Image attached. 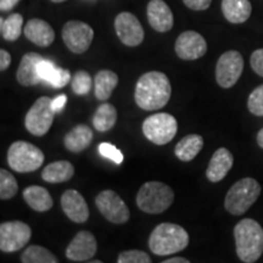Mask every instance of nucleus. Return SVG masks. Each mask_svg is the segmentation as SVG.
I'll use <instances>...</instances> for the list:
<instances>
[{
	"label": "nucleus",
	"mask_w": 263,
	"mask_h": 263,
	"mask_svg": "<svg viewBox=\"0 0 263 263\" xmlns=\"http://www.w3.org/2000/svg\"><path fill=\"white\" fill-rule=\"evenodd\" d=\"M171 95L172 87L168 77L159 71L146 72L141 76L134 91L137 105L145 111H156L164 107Z\"/></svg>",
	"instance_id": "f257e3e1"
},
{
	"label": "nucleus",
	"mask_w": 263,
	"mask_h": 263,
	"mask_svg": "<svg viewBox=\"0 0 263 263\" xmlns=\"http://www.w3.org/2000/svg\"><path fill=\"white\" fill-rule=\"evenodd\" d=\"M236 255L240 261L254 263L263 254V228L255 219L245 218L234 228Z\"/></svg>",
	"instance_id": "f03ea898"
},
{
	"label": "nucleus",
	"mask_w": 263,
	"mask_h": 263,
	"mask_svg": "<svg viewBox=\"0 0 263 263\" xmlns=\"http://www.w3.org/2000/svg\"><path fill=\"white\" fill-rule=\"evenodd\" d=\"M189 245V234L174 223H161L151 233L149 248L157 256H168L182 251Z\"/></svg>",
	"instance_id": "7ed1b4c3"
},
{
	"label": "nucleus",
	"mask_w": 263,
	"mask_h": 263,
	"mask_svg": "<svg viewBox=\"0 0 263 263\" xmlns=\"http://www.w3.org/2000/svg\"><path fill=\"white\" fill-rule=\"evenodd\" d=\"M174 193L167 184L151 180L141 185L137 194V205L143 212L159 215L173 203Z\"/></svg>",
	"instance_id": "20e7f679"
},
{
	"label": "nucleus",
	"mask_w": 263,
	"mask_h": 263,
	"mask_svg": "<svg viewBox=\"0 0 263 263\" xmlns=\"http://www.w3.org/2000/svg\"><path fill=\"white\" fill-rule=\"evenodd\" d=\"M261 194V185L254 178H242L227 193L224 206L233 216H241L256 202Z\"/></svg>",
	"instance_id": "39448f33"
},
{
	"label": "nucleus",
	"mask_w": 263,
	"mask_h": 263,
	"mask_svg": "<svg viewBox=\"0 0 263 263\" xmlns=\"http://www.w3.org/2000/svg\"><path fill=\"white\" fill-rule=\"evenodd\" d=\"M44 153L28 141H15L8 150L9 166L18 173L37 171L44 163Z\"/></svg>",
	"instance_id": "423d86ee"
},
{
	"label": "nucleus",
	"mask_w": 263,
	"mask_h": 263,
	"mask_svg": "<svg viewBox=\"0 0 263 263\" xmlns=\"http://www.w3.org/2000/svg\"><path fill=\"white\" fill-rule=\"evenodd\" d=\"M178 122L170 114H155L147 117L143 123V133L145 138L156 145H166L176 137Z\"/></svg>",
	"instance_id": "0eeeda50"
},
{
	"label": "nucleus",
	"mask_w": 263,
	"mask_h": 263,
	"mask_svg": "<svg viewBox=\"0 0 263 263\" xmlns=\"http://www.w3.org/2000/svg\"><path fill=\"white\" fill-rule=\"evenodd\" d=\"M51 101L52 99L48 97L39 98L26 115L25 126L33 136H45L50 129L55 115Z\"/></svg>",
	"instance_id": "6e6552de"
},
{
	"label": "nucleus",
	"mask_w": 263,
	"mask_h": 263,
	"mask_svg": "<svg viewBox=\"0 0 263 263\" xmlns=\"http://www.w3.org/2000/svg\"><path fill=\"white\" fill-rule=\"evenodd\" d=\"M99 212L114 224H123L130 218V212L126 202L114 190H103L95 197Z\"/></svg>",
	"instance_id": "1a4fd4ad"
},
{
	"label": "nucleus",
	"mask_w": 263,
	"mask_h": 263,
	"mask_svg": "<svg viewBox=\"0 0 263 263\" xmlns=\"http://www.w3.org/2000/svg\"><path fill=\"white\" fill-rule=\"evenodd\" d=\"M244 70V59L236 50L226 51L216 65V81L219 87L228 89L235 85Z\"/></svg>",
	"instance_id": "9d476101"
},
{
	"label": "nucleus",
	"mask_w": 263,
	"mask_h": 263,
	"mask_svg": "<svg viewBox=\"0 0 263 263\" xmlns=\"http://www.w3.org/2000/svg\"><path fill=\"white\" fill-rule=\"evenodd\" d=\"M31 236V227L25 222H3L0 224V250L3 252L18 251L28 244Z\"/></svg>",
	"instance_id": "9b49d317"
},
{
	"label": "nucleus",
	"mask_w": 263,
	"mask_h": 263,
	"mask_svg": "<svg viewBox=\"0 0 263 263\" xmlns=\"http://www.w3.org/2000/svg\"><path fill=\"white\" fill-rule=\"evenodd\" d=\"M62 39L73 54H83L93 43L94 31L85 22L68 21L62 28Z\"/></svg>",
	"instance_id": "f8f14e48"
},
{
	"label": "nucleus",
	"mask_w": 263,
	"mask_h": 263,
	"mask_svg": "<svg viewBox=\"0 0 263 263\" xmlns=\"http://www.w3.org/2000/svg\"><path fill=\"white\" fill-rule=\"evenodd\" d=\"M115 29L120 41L127 47H138L144 41V29L136 16L130 12H121L115 18Z\"/></svg>",
	"instance_id": "ddd939ff"
},
{
	"label": "nucleus",
	"mask_w": 263,
	"mask_h": 263,
	"mask_svg": "<svg viewBox=\"0 0 263 263\" xmlns=\"http://www.w3.org/2000/svg\"><path fill=\"white\" fill-rule=\"evenodd\" d=\"M176 54L182 60L193 61L202 58L207 51V43L200 33L195 31H185L177 38Z\"/></svg>",
	"instance_id": "4468645a"
},
{
	"label": "nucleus",
	"mask_w": 263,
	"mask_h": 263,
	"mask_svg": "<svg viewBox=\"0 0 263 263\" xmlns=\"http://www.w3.org/2000/svg\"><path fill=\"white\" fill-rule=\"evenodd\" d=\"M98 251L94 235L87 230L78 232L66 249V257L73 262H88Z\"/></svg>",
	"instance_id": "2eb2a0df"
},
{
	"label": "nucleus",
	"mask_w": 263,
	"mask_h": 263,
	"mask_svg": "<svg viewBox=\"0 0 263 263\" xmlns=\"http://www.w3.org/2000/svg\"><path fill=\"white\" fill-rule=\"evenodd\" d=\"M61 207L65 215L74 223H84L89 218V207L77 190L68 189L61 196Z\"/></svg>",
	"instance_id": "dca6fc26"
},
{
	"label": "nucleus",
	"mask_w": 263,
	"mask_h": 263,
	"mask_svg": "<svg viewBox=\"0 0 263 263\" xmlns=\"http://www.w3.org/2000/svg\"><path fill=\"white\" fill-rule=\"evenodd\" d=\"M147 21L156 32L166 33L173 27V12L163 0H150L147 4Z\"/></svg>",
	"instance_id": "f3484780"
},
{
	"label": "nucleus",
	"mask_w": 263,
	"mask_h": 263,
	"mask_svg": "<svg viewBox=\"0 0 263 263\" xmlns=\"http://www.w3.org/2000/svg\"><path fill=\"white\" fill-rule=\"evenodd\" d=\"M44 58L37 52H27L22 57L17 71H16V80L20 84L25 87H32V85L41 83L42 78L38 73V64Z\"/></svg>",
	"instance_id": "a211bd4d"
},
{
	"label": "nucleus",
	"mask_w": 263,
	"mask_h": 263,
	"mask_svg": "<svg viewBox=\"0 0 263 263\" xmlns=\"http://www.w3.org/2000/svg\"><path fill=\"white\" fill-rule=\"evenodd\" d=\"M234 163V157L232 153L226 147H219L215 151L211 160H210L209 167L206 171V177L210 182L218 183L228 174Z\"/></svg>",
	"instance_id": "6ab92c4d"
},
{
	"label": "nucleus",
	"mask_w": 263,
	"mask_h": 263,
	"mask_svg": "<svg viewBox=\"0 0 263 263\" xmlns=\"http://www.w3.org/2000/svg\"><path fill=\"white\" fill-rule=\"evenodd\" d=\"M25 37L42 48H47L52 44L55 39V32L47 21L41 18H32L24 28Z\"/></svg>",
	"instance_id": "aec40b11"
},
{
	"label": "nucleus",
	"mask_w": 263,
	"mask_h": 263,
	"mask_svg": "<svg viewBox=\"0 0 263 263\" xmlns=\"http://www.w3.org/2000/svg\"><path fill=\"white\" fill-rule=\"evenodd\" d=\"M93 130L87 124H77L65 136L64 144L71 153H81L93 141Z\"/></svg>",
	"instance_id": "412c9836"
},
{
	"label": "nucleus",
	"mask_w": 263,
	"mask_h": 263,
	"mask_svg": "<svg viewBox=\"0 0 263 263\" xmlns=\"http://www.w3.org/2000/svg\"><path fill=\"white\" fill-rule=\"evenodd\" d=\"M38 73L42 81L51 84L54 88H62L71 81V72L57 67L51 61L43 59L38 64Z\"/></svg>",
	"instance_id": "4be33fe9"
},
{
	"label": "nucleus",
	"mask_w": 263,
	"mask_h": 263,
	"mask_svg": "<svg viewBox=\"0 0 263 263\" xmlns=\"http://www.w3.org/2000/svg\"><path fill=\"white\" fill-rule=\"evenodd\" d=\"M251 11L249 0H222V12L230 24H244L251 16Z\"/></svg>",
	"instance_id": "5701e85b"
},
{
	"label": "nucleus",
	"mask_w": 263,
	"mask_h": 263,
	"mask_svg": "<svg viewBox=\"0 0 263 263\" xmlns=\"http://www.w3.org/2000/svg\"><path fill=\"white\" fill-rule=\"evenodd\" d=\"M24 199L32 210L37 212H47L54 205L52 197L45 188L39 185L27 186L24 190Z\"/></svg>",
	"instance_id": "b1692460"
},
{
	"label": "nucleus",
	"mask_w": 263,
	"mask_h": 263,
	"mask_svg": "<svg viewBox=\"0 0 263 263\" xmlns=\"http://www.w3.org/2000/svg\"><path fill=\"white\" fill-rule=\"evenodd\" d=\"M74 176V167L70 161H55L49 163L42 172L43 180L48 183H65Z\"/></svg>",
	"instance_id": "393cba45"
},
{
	"label": "nucleus",
	"mask_w": 263,
	"mask_h": 263,
	"mask_svg": "<svg viewBox=\"0 0 263 263\" xmlns=\"http://www.w3.org/2000/svg\"><path fill=\"white\" fill-rule=\"evenodd\" d=\"M203 147V138L199 134H189L184 137L174 147V154L183 162H189L199 155Z\"/></svg>",
	"instance_id": "a878e982"
},
{
	"label": "nucleus",
	"mask_w": 263,
	"mask_h": 263,
	"mask_svg": "<svg viewBox=\"0 0 263 263\" xmlns=\"http://www.w3.org/2000/svg\"><path fill=\"white\" fill-rule=\"evenodd\" d=\"M118 84V76L110 70L99 71L94 78V93L98 100L106 101Z\"/></svg>",
	"instance_id": "bb28decb"
},
{
	"label": "nucleus",
	"mask_w": 263,
	"mask_h": 263,
	"mask_svg": "<svg viewBox=\"0 0 263 263\" xmlns=\"http://www.w3.org/2000/svg\"><path fill=\"white\" fill-rule=\"evenodd\" d=\"M117 121V110L114 105L104 103L97 108L93 117V126L98 132L112 129Z\"/></svg>",
	"instance_id": "cd10ccee"
},
{
	"label": "nucleus",
	"mask_w": 263,
	"mask_h": 263,
	"mask_svg": "<svg viewBox=\"0 0 263 263\" xmlns=\"http://www.w3.org/2000/svg\"><path fill=\"white\" fill-rule=\"evenodd\" d=\"M2 37L8 42H15L24 32V17L21 14H11L8 18H0Z\"/></svg>",
	"instance_id": "c85d7f7f"
},
{
	"label": "nucleus",
	"mask_w": 263,
	"mask_h": 263,
	"mask_svg": "<svg viewBox=\"0 0 263 263\" xmlns=\"http://www.w3.org/2000/svg\"><path fill=\"white\" fill-rule=\"evenodd\" d=\"M24 263H58L59 259L48 249L39 245H31L21 255Z\"/></svg>",
	"instance_id": "c756f323"
},
{
	"label": "nucleus",
	"mask_w": 263,
	"mask_h": 263,
	"mask_svg": "<svg viewBox=\"0 0 263 263\" xmlns=\"http://www.w3.org/2000/svg\"><path fill=\"white\" fill-rule=\"evenodd\" d=\"M18 192V185L15 177L9 171L0 170V199L10 200Z\"/></svg>",
	"instance_id": "7c9ffc66"
},
{
	"label": "nucleus",
	"mask_w": 263,
	"mask_h": 263,
	"mask_svg": "<svg viewBox=\"0 0 263 263\" xmlns=\"http://www.w3.org/2000/svg\"><path fill=\"white\" fill-rule=\"evenodd\" d=\"M93 80L87 71H77L71 81V87L73 93L77 95H87L91 89Z\"/></svg>",
	"instance_id": "2f4dec72"
},
{
	"label": "nucleus",
	"mask_w": 263,
	"mask_h": 263,
	"mask_svg": "<svg viewBox=\"0 0 263 263\" xmlns=\"http://www.w3.org/2000/svg\"><path fill=\"white\" fill-rule=\"evenodd\" d=\"M249 111L255 116H263V84L252 90L248 99Z\"/></svg>",
	"instance_id": "473e14b6"
},
{
	"label": "nucleus",
	"mask_w": 263,
	"mask_h": 263,
	"mask_svg": "<svg viewBox=\"0 0 263 263\" xmlns=\"http://www.w3.org/2000/svg\"><path fill=\"white\" fill-rule=\"evenodd\" d=\"M118 263H150L151 258L146 252L140 250H128L118 255Z\"/></svg>",
	"instance_id": "72a5a7b5"
},
{
	"label": "nucleus",
	"mask_w": 263,
	"mask_h": 263,
	"mask_svg": "<svg viewBox=\"0 0 263 263\" xmlns=\"http://www.w3.org/2000/svg\"><path fill=\"white\" fill-rule=\"evenodd\" d=\"M99 153H100V155L104 156L105 159L114 161V162L117 164H121L123 162V154L121 153L116 146L112 145V144L101 143L100 145H99Z\"/></svg>",
	"instance_id": "f704fd0d"
},
{
	"label": "nucleus",
	"mask_w": 263,
	"mask_h": 263,
	"mask_svg": "<svg viewBox=\"0 0 263 263\" xmlns=\"http://www.w3.org/2000/svg\"><path fill=\"white\" fill-rule=\"evenodd\" d=\"M252 70H254L258 76L263 77V49H258L252 52L251 59H250Z\"/></svg>",
	"instance_id": "c9c22d12"
},
{
	"label": "nucleus",
	"mask_w": 263,
	"mask_h": 263,
	"mask_svg": "<svg viewBox=\"0 0 263 263\" xmlns=\"http://www.w3.org/2000/svg\"><path fill=\"white\" fill-rule=\"evenodd\" d=\"M186 8L194 10V11H202L210 8L212 0H183Z\"/></svg>",
	"instance_id": "e433bc0d"
},
{
	"label": "nucleus",
	"mask_w": 263,
	"mask_h": 263,
	"mask_svg": "<svg viewBox=\"0 0 263 263\" xmlns=\"http://www.w3.org/2000/svg\"><path fill=\"white\" fill-rule=\"evenodd\" d=\"M66 101H67V97H66V95H59L58 98L52 99L51 101L52 110H54L55 112H61L66 106Z\"/></svg>",
	"instance_id": "4c0bfd02"
},
{
	"label": "nucleus",
	"mask_w": 263,
	"mask_h": 263,
	"mask_svg": "<svg viewBox=\"0 0 263 263\" xmlns=\"http://www.w3.org/2000/svg\"><path fill=\"white\" fill-rule=\"evenodd\" d=\"M10 64H11V55L4 49H2L0 50V71L4 72L5 70H8Z\"/></svg>",
	"instance_id": "58836bf2"
},
{
	"label": "nucleus",
	"mask_w": 263,
	"mask_h": 263,
	"mask_svg": "<svg viewBox=\"0 0 263 263\" xmlns=\"http://www.w3.org/2000/svg\"><path fill=\"white\" fill-rule=\"evenodd\" d=\"M20 0H0V10L3 12L10 11L18 4Z\"/></svg>",
	"instance_id": "ea45409f"
},
{
	"label": "nucleus",
	"mask_w": 263,
	"mask_h": 263,
	"mask_svg": "<svg viewBox=\"0 0 263 263\" xmlns=\"http://www.w3.org/2000/svg\"><path fill=\"white\" fill-rule=\"evenodd\" d=\"M163 263H189V259L185 257H173V258L164 259Z\"/></svg>",
	"instance_id": "a19ab883"
},
{
	"label": "nucleus",
	"mask_w": 263,
	"mask_h": 263,
	"mask_svg": "<svg viewBox=\"0 0 263 263\" xmlns=\"http://www.w3.org/2000/svg\"><path fill=\"white\" fill-rule=\"evenodd\" d=\"M257 144L259 145V147H262L263 149V128L258 132L257 134Z\"/></svg>",
	"instance_id": "79ce46f5"
},
{
	"label": "nucleus",
	"mask_w": 263,
	"mask_h": 263,
	"mask_svg": "<svg viewBox=\"0 0 263 263\" xmlns=\"http://www.w3.org/2000/svg\"><path fill=\"white\" fill-rule=\"evenodd\" d=\"M52 3H57V4H59V3H64L66 2V0H51Z\"/></svg>",
	"instance_id": "37998d69"
}]
</instances>
